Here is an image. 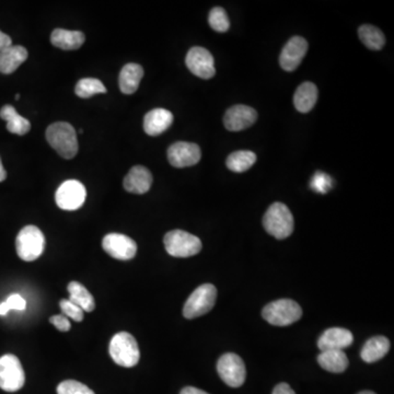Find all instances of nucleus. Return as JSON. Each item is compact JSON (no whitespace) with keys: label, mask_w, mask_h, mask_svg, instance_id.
<instances>
[{"label":"nucleus","mask_w":394,"mask_h":394,"mask_svg":"<svg viewBox=\"0 0 394 394\" xmlns=\"http://www.w3.org/2000/svg\"><path fill=\"white\" fill-rule=\"evenodd\" d=\"M46 140L56 151L65 159H73L78 154L77 133L66 122H57L48 126Z\"/></svg>","instance_id":"f257e3e1"},{"label":"nucleus","mask_w":394,"mask_h":394,"mask_svg":"<svg viewBox=\"0 0 394 394\" xmlns=\"http://www.w3.org/2000/svg\"><path fill=\"white\" fill-rule=\"evenodd\" d=\"M263 226L267 233L276 239L284 240L294 231V216L286 205L274 203L265 212Z\"/></svg>","instance_id":"f03ea898"},{"label":"nucleus","mask_w":394,"mask_h":394,"mask_svg":"<svg viewBox=\"0 0 394 394\" xmlns=\"http://www.w3.org/2000/svg\"><path fill=\"white\" fill-rule=\"evenodd\" d=\"M109 352L115 364L125 368H132L140 362V352L137 341L128 332H120L112 337Z\"/></svg>","instance_id":"7ed1b4c3"},{"label":"nucleus","mask_w":394,"mask_h":394,"mask_svg":"<svg viewBox=\"0 0 394 394\" xmlns=\"http://www.w3.org/2000/svg\"><path fill=\"white\" fill-rule=\"evenodd\" d=\"M18 257L25 262H32L42 255L46 249V237L35 226H25L15 240Z\"/></svg>","instance_id":"20e7f679"},{"label":"nucleus","mask_w":394,"mask_h":394,"mask_svg":"<svg viewBox=\"0 0 394 394\" xmlns=\"http://www.w3.org/2000/svg\"><path fill=\"white\" fill-rule=\"evenodd\" d=\"M262 315L270 325L287 327L302 317V309L294 300L280 299L266 304Z\"/></svg>","instance_id":"39448f33"},{"label":"nucleus","mask_w":394,"mask_h":394,"mask_svg":"<svg viewBox=\"0 0 394 394\" xmlns=\"http://www.w3.org/2000/svg\"><path fill=\"white\" fill-rule=\"evenodd\" d=\"M165 250L171 257H190L198 254L202 250V241L196 236L183 230L168 232L163 239Z\"/></svg>","instance_id":"423d86ee"},{"label":"nucleus","mask_w":394,"mask_h":394,"mask_svg":"<svg viewBox=\"0 0 394 394\" xmlns=\"http://www.w3.org/2000/svg\"><path fill=\"white\" fill-rule=\"evenodd\" d=\"M216 298H217V290L214 285H201L185 302L183 315L186 319L192 320L206 315L214 308Z\"/></svg>","instance_id":"0eeeda50"},{"label":"nucleus","mask_w":394,"mask_h":394,"mask_svg":"<svg viewBox=\"0 0 394 394\" xmlns=\"http://www.w3.org/2000/svg\"><path fill=\"white\" fill-rule=\"evenodd\" d=\"M25 382V370L19 358L13 354L0 357V389L6 392L19 391Z\"/></svg>","instance_id":"6e6552de"},{"label":"nucleus","mask_w":394,"mask_h":394,"mask_svg":"<svg viewBox=\"0 0 394 394\" xmlns=\"http://www.w3.org/2000/svg\"><path fill=\"white\" fill-rule=\"evenodd\" d=\"M217 372L222 381L232 388L241 387L247 378L245 362L241 357L232 353L220 357L217 362Z\"/></svg>","instance_id":"1a4fd4ad"},{"label":"nucleus","mask_w":394,"mask_h":394,"mask_svg":"<svg viewBox=\"0 0 394 394\" xmlns=\"http://www.w3.org/2000/svg\"><path fill=\"white\" fill-rule=\"evenodd\" d=\"M87 191L85 185L77 180L62 183L56 191L55 201L58 208L64 210H79L85 203Z\"/></svg>","instance_id":"9d476101"},{"label":"nucleus","mask_w":394,"mask_h":394,"mask_svg":"<svg viewBox=\"0 0 394 394\" xmlns=\"http://www.w3.org/2000/svg\"><path fill=\"white\" fill-rule=\"evenodd\" d=\"M103 250L113 259L128 261L135 257L137 245L132 238L122 233H109L103 238Z\"/></svg>","instance_id":"9b49d317"},{"label":"nucleus","mask_w":394,"mask_h":394,"mask_svg":"<svg viewBox=\"0 0 394 394\" xmlns=\"http://www.w3.org/2000/svg\"><path fill=\"white\" fill-rule=\"evenodd\" d=\"M185 62L191 73L202 79H210L216 74L214 57L210 50L195 46L187 53Z\"/></svg>","instance_id":"f8f14e48"},{"label":"nucleus","mask_w":394,"mask_h":394,"mask_svg":"<svg viewBox=\"0 0 394 394\" xmlns=\"http://www.w3.org/2000/svg\"><path fill=\"white\" fill-rule=\"evenodd\" d=\"M201 148L193 142H177L168 149V160L175 168L192 167L200 163Z\"/></svg>","instance_id":"ddd939ff"},{"label":"nucleus","mask_w":394,"mask_h":394,"mask_svg":"<svg viewBox=\"0 0 394 394\" xmlns=\"http://www.w3.org/2000/svg\"><path fill=\"white\" fill-rule=\"evenodd\" d=\"M308 42L301 36L290 39L283 48L280 56V67L286 72L297 69L300 62L307 54Z\"/></svg>","instance_id":"4468645a"},{"label":"nucleus","mask_w":394,"mask_h":394,"mask_svg":"<svg viewBox=\"0 0 394 394\" xmlns=\"http://www.w3.org/2000/svg\"><path fill=\"white\" fill-rule=\"evenodd\" d=\"M257 120V111L247 105H235L228 109L224 118L226 128L231 132H239L252 126Z\"/></svg>","instance_id":"2eb2a0df"},{"label":"nucleus","mask_w":394,"mask_h":394,"mask_svg":"<svg viewBox=\"0 0 394 394\" xmlns=\"http://www.w3.org/2000/svg\"><path fill=\"white\" fill-rule=\"evenodd\" d=\"M354 341L353 333L342 327H331L325 330L318 341L320 352L325 351H344Z\"/></svg>","instance_id":"dca6fc26"},{"label":"nucleus","mask_w":394,"mask_h":394,"mask_svg":"<svg viewBox=\"0 0 394 394\" xmlns=\"http://www.w3.org/2000/svg\"><path fill=\"white\" fill-rule=\"evenodd\" d=\"M124 189L133 194H145L152 184V175L147 168L135 165L124 179Z\"/></svg>","instance_id":"f3484780"},{"label":"nucleus","mask_w":394,"mask_h":394,"mask_svg":"<svg viewBox=\"0 0 394 394\" xmlns=\"http://www.w3.org/2000/svg\"><path fill=\"white\" fill-rule=\"evenodd\" d=\"M173 114L165 109H155L145 115L144 130L149 136H158L172 125Z\"/></svg>","instance_id":"a211bd4d"},{"label":"nucleus","mask_w":394,"mask_h":394,"mask_svg":"<svg viewBox=\"0 0 394 394\" xmlns=\"http://www.w3.org/2000/svg\"><path fill=\"white\" fill-rule=\"evenodd\" d=\"M28 58V50L20 46H11L0 52V73L9 75Z\"/></svg>","instance_id":"6ab92c4d"},{"label":"nucleus","mask_w":394,"mask_h":394,"mask_svg":"<svg viewBox=\"0 0 394 394\" xmlns=\"http://www.w3.org/2000/svg\"><path fill=\"white\" fill-rule=\"evenodd\" d=\"M144 77V69L138 64L130 62L122 68L118 78L120 89L124 95H133L137 91L140 81Z\"/></svg>","instance_id":"aec40b11"},{"label":"nucleus","mask_w":394,"mask_h":394,"mask_svg":"<svg viewBox=\"0 0 394 394\" xmlns=\"http://www.w3.org/2000/svg\"><path fill=\"white\" fill-rule=\"evenodd\" d=\"M85 40V34L80 31L55 29L50 35L53 46L65 50H78L83 46Z\"/></svg>","instance_id":"412c9836"},{"label":"nucleus","mask_w":394,"mask_h":394,"mask_svg":"<svg viewBox=\"0 0 394 394\" xmlns=\"http://www.w3.org/2000/svg\"><path fill=\"white\" fill-rule=\"evenodd\" d=\"M0 118L7 122V130L11 134L23 136L30 132L31 123L20 114H18L13 105H4L0 110Z\"/></svg>","instance_id":"4be33fe9"},{"label":"nucleus","mask_w":394,"mask_h":394,"mask_svg":"<svg viewBox=\"0 0 394 394\" xmlns=\"http://www.w3.org/2000/svg\"><path fill=\"white\" fill-rule=\"evenodd\" d=\"M390 351V341L387 337H374L368 339L362 347V356L364 362L372 364L382 360Z\"/></svg>","instance_id":"5701e85b"},{"label":"nucleus","mask_w":394,"mask_h":394,"mask_svg":"<svg viewBox=\"0 0 394 394\" xmlns=\"http://www.w3.org/2000/svg\"><path fill=\"white\" fill-rule=\"evenodd\" d=\"M318 100V88L315 83H304L294 95V107L300 113H308L315 107Z\"/></svg>","instance_id":"b1692460"},{"label":"nucleus","mask_w":394,"mask_h":394,"mask_svg":"<svg viewBox=\"0 0 394 394\" xmlns=\"http://www.w3.org/2000/svg\"><path fill=\"white\" fill-rule=\"evenodd\" d=\"M318 362L323 369L333 374H342L348 367V358L344 351H325L320 353Z\"/></svg>","instance_id":"393cba45"},{"label":"nucleus","mask_w":394,"mask_h":394,"mask_svg":"<svg viewBox=\"0 0 394 394\" xmlns=\"http://www.w3.org/2000/svg\"><path fill=\"white\" fill-rule=\"evenodd\" d=\"M67 290L69 292V301L81 308L83 311L93 312L95 310V298L83 284L78 282L69 283Z\"/></svg>","instance_id":"a878e982"},{"label":"nucleus","mask_w":394,"mask_h":394,"mask_svg":"<svg viewBox=\"0 0 394 394\" xmlns=\"http://www.w3.org/2000/svg\"><path fill=\"white\" fill-rule=\"evenodd\" d=\"M257 161V155L254 152L249 150H240V151L232 152L227 158L226 165L232 172H245L247 170L252 167Z\"/></svg>","instance_id":"bb28decb"},{"label":"nucleus","mask_w":394,"mask_h":394,"mask_svg":"<svg viewBox=\"0 0 394 394\" xmlns=\"http://www.w3.org/2000/svg\"><path fill=\"white\" fill-rule=\"evenodd\" d=\"M358 34H360V41L364 43L365 46L369 50H381L386 43L383 33L381 30L372 25H364L358 29Z\"/></svg>","instance_id":"cd10ccee"},{"label":"nucleus","mask_w":394,"mask_h":394,"mask_svg":"<svg viewBox=\"0 0 394 394\" xmlns=\"http://www.w3.org/2000/svg\"><path fill=\"white\" fill-rule=\"evenodd\" d=\"M75 93L78 97L88 99L93 95L107 93V88L104 87L102 81L99 79L83 78V79L79 80L76 85Z\"/></svg>","instance_id":"c85d7f7f"},{"label":"nucleus","mask_w":394,"mask_h":394,"mask_svg":"<svg viewBox=\"0 0 394 394\" xmlns=\"http://www.w3.org/2000/svg\"><path fill=\"white\" fill-rule=\"evenodd\" d=\"M208 22H210V28L216 32H227L230 28L229 18H228L225 9L222 7L212 8L210 17H208Z\"/></svg>","instance_id":"c756f323"},{"label":"nucleus","mask_w":394,"mask_h":394,"mask_svg":"<svg viewBox=\"0 0 394 394\" xmlns=\"http://www.w3.org/2000/svg\"><path fill=\"white\" fill-rule=\"evenodd\" d=\"M58 394H95L86 384L76 380H66L60 382L57 387Z\"/></svg>","instance_id":"7c9ffc66"},{"label":"nucleus","mask_w":394,"mask_h":394,"mask_svg":"<svg viewBox=\"0 0 394 394\" xmlns=\"http://www.w3.org/2000/svg\"><path fill=\"white\" fill-rule=\"evenodd\" d=\"M310 187L315 192L325 194L332 189V179L327 173L317 171L310 181Z\"/></svg>","instance_id":"2f4dec72"},{"label":"nucleus","mask_w":394,"mask_h":394,"mask_svg":"<svg viewBox=\"0 0 394 394\" xmlns=\"http://www.w3.org/2000/svg\"><path fill=\"white\" fill-rule=\"evenodd\" d=\"M60 306L65 317L70 318L76 322L83 321V310L81 308L78 307L75 304L67 299L60 300Z\"/></svg>","instance_id":"473e14b6"},{"label":"nucleus","mask_w":394,"mask_h":394,"mask_svg":"<svg viewBox=\"0 0 394 394\" xmlns=\"http://www.w3.org/2000/svg\"><path fill=\"white\" fill-rule=\"evenodd\" d=\"M5 302L9 310H19V311H22V310H25V307H27V302H25V300L21 297L20 294H13L9 296Z\"/></svg>","instance_id":"72a5a7b5"},{"label":"nucleus","mask_w":394,"mask_h":394,"mask_svg":"<svg viewBox=\"0 0 394 394\" xmlns=\"http://www.w3.org/2000/svg\"><path fill=\"white\" fill-rule=\"evenodd\" d=\"M50 322L58 331H60V332H68L70 330V327H72L69 320H68V318L65 317V315H53V317L50 318Z\"/></svg>","instance_id":"f704fd0d"},{"label":"nucleus","mask_w":394,"mask_h":394,"mask_svg":"<svg viewBox=\"0 0 394 394\" xmlns=\"http://www.w3.org/2000/svg\"><path fill=\"white\" fill-rule=\"evenodd\" d=\"M273 394H296L294 393V390L290 388V384L283 383L277 384L276 387H275L274 391H273Z\"/></svg>","instance_id":"c9c22d12"},{"label":"nucleus","mask_w":394,"mask_h":394,"mask_svg":"<svg viewBox=\"0 0 394 394\" xmlns=\"http://www.w3.org/2000/svg\"><path fill=\"white\" fill-rule=\"evenodd\" d=\"M11 46H13V40L11 36L0 31V52Z\"/></svg>","instance_id":"e433bc0d"},{"label":"nucleus","mask_w":394,"mask_h":394,"mask_svg":"<svg viewBox=\"0 0 394 394\" xmlns=\"http://www.w3.org/2000/svg\"><path fill=\"white\" fill-rule=\"evenodd\" d=\"M180 394H210L208 392L203 391V390L197 389L194 387H186L182 389Z\"/></svg>","instance_id":"4c0bfd02"},{"label":"nucleus","mask_w":394,"mask_h":394,"mask_svg":"<svg viewBox=\"0 0 394 394\" xmlns=\"http://www.w3.org/2000/svg\"><path fill=\"white\" fill-rule=\"evenodd\" d=\"M7 177V172H6L5 168H4L3 163H1V158H0V182H4Z\"/></svg>","instance_id":"58836bf2"},{"label":"nucleus","mask_w":394,"mask_h":394,"mask_svg":"<svg viewBox=\"0 0 394 394\" xmlns=\"http://www.w3.org/2000/svg\"><path fill=\"white\" fill-rule=\"evenodd\" d=\"M8 312H9V309H8L6 302L0 304V315H7Z\"/></svg>","instance_id":"ea45409f"},{"label":"nucleus","mask_w":394,"mask_h":394,"mask_svg":"<svg viewBox=\"0 0 394 394\" xmlns=\"http://www.w3.org/2000/svg\"><path fill=\"white\" fill-rule=\"evenodd\" d=\"M357 394H376V393H374V392L372 391H362L360 392V393H357Z\"/></svg>","instance_id":"a19ab883"},{"label":"nucleus","mask_w":394,"mask_h":394,"mask_svg":"<svg viewBox=\"0 0 394 394\" xmlns=\"http://www.w3.org/2000/svg\"><path fill=\"white\" fill-rule=\"evenodd\" d=\"M20 99V95H15V100H19Z\"/></svg>","instance_id":"79ce46f5"},{"label":"nucleus","mask_w":394,"mask_h":394,"mask_svg":"<svg viewBox=\"0 0 394 394\" xmlns=\"http://www.w3.org/2000/svg\"><path fill=\"white\" fill-rule=\"evenodd\" d=\"M83 130H79V134H83Z\"/></svg>","instance_id":"37998d69"}]
</instances>
